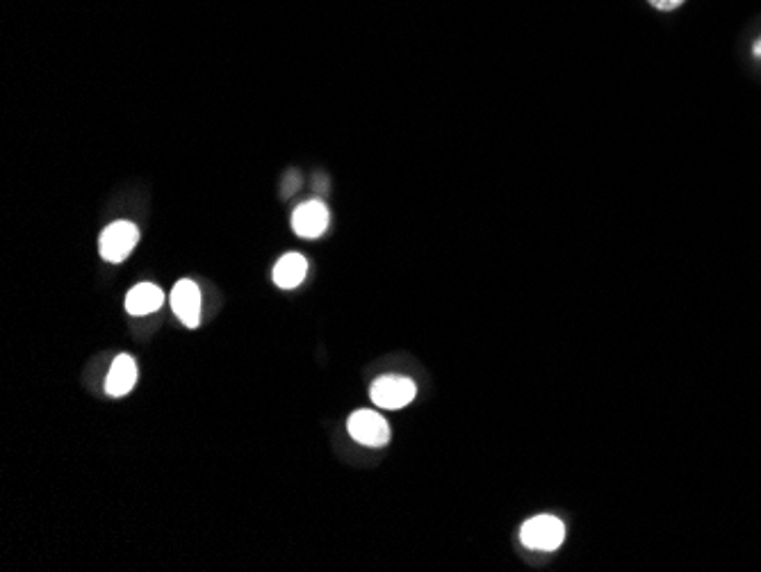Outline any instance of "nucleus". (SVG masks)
<instances>
[{
  "label": "nucleus",
  "instance_id": "nucleus-1",
  "mask_svg": "<svg viewBox=\"0 0 761 572\" xmlns=\"http://www.w3.org/2000/svg\"><path fill=\"white\" fill-rule=\"evenodd\" d=\"M520 541L525 543L529 550L552 552L566 541V525L554 516H536L522 525Z\"/></svg>",
  "mask_w": 761,
  "mask_h": 572
},
{
  "label": "nucleus",
  "instance_id": "nucleus-2",
  "mask_svg": "<svg viewBox=\"0 0 761 572\" xmlns=\"http://www.w3.org/2000/svg\"><path fill=\"white\" fill-rule=\"evenodd\" d=\"M139 242V228L133 222H114L101 233L98 251L108 263H124Z\"/></svg>",
  "mask_w": 761,
  "mask_h": 572
},
{
  "label": "nucleus",
  "instance_id": "nucleus-3",
  "mask_svg": "<svg viewBox=\"0 0 761 572\" xmlns=\"http://www.w3.org/2000/svg\"><path fill=\"white\" fill-rule=\"evenodd\" d=\"M417 395L415 381L406 377H381L374 381L370 390L372 402L386 411H397V408L408 406Z\"/></svg>",
  "mask_w": 761,
  "mask_h": 572
},
{
  "label": "nucleus",
  "instance_id": "nucleus-4",
  "mask_svg": "<svg viewBox=\"0 0 761 572\" xmlns=\"http://www.w3.org/2000/svg\"><path fill=\"white\" fill-rule=\"evenodd\" d=\"M349 436L358 445L386 447L390 443V427L376 411H356L347 422Z\"/></svg>",
  "mask_w": 761,
  "mask_h": 572
},
{
  "label": "nucleus",
  "instance_id": "nucleus-5",
  "mask_svg": "<svg viewBox=\"0 0 761 572\" xmlns=\"http://www.w3.org/2000/svg\"><path fill=\"white\" fill-rule=\"evenodd\" d=\"M171 308H174L180 324L196 329L201 324V290L190 279H183L171 290Z\"/></svg>",
  "mask_w": 761,
  "mask_h": 572
},
{
  "label": "nucleus",
  "instance_id": "nucleus-6",
  "mask_svg": "<svg viewBox=\"0 0 761 572\" xmlns=\"http://www.w3.org/2000/svg\"><path fill=\"white\" fill-rule=\"evenodd\" d=\"M329 208L322 201H308L294 210L292 215V228L299 238L315 240L319 235H324L329 228Z\"/></svg>",
  "mask_w": 761,
  "mask_h": 572
},
{
  "label": "nucleus",
  "instance_id": "nucleus-7",
  "mask_svg": "<svg viewBox=\"0 0 761 572\" xmlns=\"http://www.w3.org/2000/svg\"><path fill=\"white\" fill-rule=\"evenodd\" d=\"M137 383V363L128 354H121L114 358V363L105 379V392L110 397H124Z\"/></svg>",
  "mask_w": 761,
  "mask_h": 572
},
{
  "label": "nucleus",
  "instance_id": "nucleus-8",
  "mask_svg": "<svg viewBox=\"0 0 761 572\" xmlns=\"http://www.w3.org/2000/svg\"><path fill=\"white\" fill-rule=\"evenodd\" d=\"M165 304V292L153 283H139L126 294V310L130 315L142 317L160 310Z\"/></svg>",
  "mask_w": 761,
  "mask_h": 572
},
{
  "label": "nucleus",
  "instance_id": "nucleus-9",
  "mask_svg": "<svg viewBox=\"0 0 761 572\" xmlns=\"http://www.w3.org/2000/svg\"><path fill=\"white\" fill-rule=\"evenodd\" d=\"M308 274V260L301 253H285L274 267V283L283 290H294L304 283Z\"/></svg>",
  "mask_w": 761,
  "mask_h": 572
},
{
  "label": "nucleus",
  "instance_id": "nucleus-10",
  "mask_svg": "<svg viewBox=\"0 0 761 572\" xmlns=\"http://www.w3.org/2000/svg\"><path fill=\"white\" fill-rule=\"evenodd\" d=\"M652 7H657V10H664V12H670L675 10V7H679L684 3V0H650Z\"/></svg>",
  "mask_w": 761,
  "mask_h": 572
},
{
  "label": "nucleus",
  "instance_id": "nucleus-11",
  "mask_svg": "<svg viewBox=\"0 0 761 572\" xmlns=\"http://www.w3.org/2000/svg\"><path fill=\"white\" fill-rule=\"evenodd\" d=\"M297 187H299V178H297V174H290V183H288V178H285L283 194H285V196H290V194L297 192Z\"/></svg>",
  "mask_w": 761,
  "mask_h": 572
},
{
  "label": "nucleus",
  "instance_id": "nucleus-12",
  "mask_svg": "<svg viewBox=\"0 0 761 572\" xmlns=\"http://www.w3.org/2000/svg\"><path fill=\"white\" fill-rule=\"evenodd\" d=\"M755 55H757V57H761V39H759V42L755 44Z\"/></svg>",
  "mask_w": 761,
  "mask_h": 572
}]
</instances>
